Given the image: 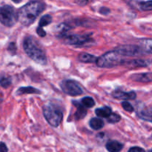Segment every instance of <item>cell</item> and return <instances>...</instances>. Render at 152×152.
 <instances>
[{
  "label": "cell",
  "mask_w": 152,
  "mask_h": 152,
  "mask_svg": "<svg viewBox=\"0 0 152 152\" xmlns=\"http://www.w3.org/2000/svg\"><path fill=\"white\" fill-rule=\"evenodd\" d=\"M45 10V4L41 1H33L27 3L17 11L18 21L23 26L34 23L39 15Z\"/></svg>",
  "instance_id": "obj_1"
},
{
  "label": "cell",
  "mask_w": 152,
  "mask_h": 152,
  "mask_svg": "<svg viewBox=\"0 0 152 152\" xmlns=\"http://www.w3.org/2000/svg\"><path fill=\"white\" fill-rule=\"evenodd\" d=\"M22 46L25 53L34 62L42 65L47 63V57L44 50L34 37L31 36L25 37L23 40Z\"/></svg>",
  "instance_id": "obj_2"
},
{
  "label": "cell",
  "mask_w": 152,
  "mask_h": 152,
  "mask_svg": "<svg viewBox=\"0 0 152 152\" xmlns=\"http://www.w3.org/2000/svg\"><path fill=\"white\" fill-rule=\"evenodd\" d=\"M124 62L123 56L115 49L114 50L106 52L101 56L97 58L96 63L99 68H110L117 65H121Z\"/></svg>",
  "instance_id": "obj_3"
},
{
  "label": "cell",
  "mask_w": 152,
  "mask_h": 152,
  "mask_svg": "<svg viewBox=\"0 0 152 152\" xmlns=\"http://www.w3.org/2000/svg\"><path fill=\"white\" fill-rule=\"evenodd\" d=\"M43 114L48 123L53 127L59 126L63 118V114L60 108L52 103L44 105Z\"/></svg>",
  "instance_id": "obj_4"
},
{
  "label": "cell",
  "mask_w": 152,
  "mask_h": 152,
  "mask_svg": "<svg viewBox=\"0 0 152 152\" xmlns=\"http://www.w3.org/2000/svg\"><path fill=\"white\" fill-rule=\"evenodd\" d=\"M18 21L17 12L12 6L3 5L0 7V22L6 27H13Z\"/></svg>",
  "instance_id": "obj_5"
},
{
  "label": "cell",
  "mask_w": 152,
  "mask_h": 152,
  "mask_svg": "<svg viewBox=\"0 0 152 152\" xmlns=\"http://www.w3.org/2000/svg\"><path fill=\"white\" fill-rule=\"evenodd\" d=\"M62 91L70 96H79L83 94V90L77 82L71 80H63L60 83Z\"/></svg>",
  "instance_id": "obj_6"
},
{
  "label": "cell",
  "mask_w": 152,
  "mask_h": 152,
  "mask_svg": "<svg viewBox=\"0 0 152 152\" xmlns=\"http://www.w3.org/2000/svg\"><path fill=\"white\" fill-rule=\"evenodd\" d=\"M64 42L65 44L70 45L77 46V47H82L86 45L89 44V42H92L90 36L88 35H68L65 37Z\"/></svg>",
  "instance_id": "obj_7"
},
{
  "label": "cell",
  "mask_w": 152,
  "mask_h": 152,
  "mask_svg": "<svg viewBox=\"0 0 152 152\" xmlns=\"http://www.w3.org/2000/svg\"><path fill=\"white\" fill-rule=\"evenodd\" d=\"M117 50L123 56H134L140 54V48L136 46L126 45L117 48Z\"/></svg>",
  "instance_id": "obj_8"
},
{
  "label": "cell",
  "mask_w": 152,
  "mask_h": 152,
  "mask_svg": "<svg viewBox=\"0 0 152 152\" xmlns=\"http://www.w3.org/2000/svg\"><path fill=\"white\" fill-rule=\"evenodd\" d=\"M112 96L114 98L122 100H133L137 97V94L134 91L126 92L121 90H116L113 92Z\"/></svg>",
  "instance_id": "obj_9"
},
{
  "label": "cell",
  "mask_w": 152,
  "mask_h": 152,
  "mask_svg": "<svg viewBox=\"0 0 152 152\" xmlns=\"http://www.w3.org/2000/svg\"><path fill=\"white\" fill-rule=\"evenodd\" d=\"M137 115L142 120L152 123V107H140L137 111Z\"/></svg>",
  "instance_id": "obj_10"
},
{
  "label": "cell",
  "mask_w": 152,
  "mask_h": 152,
  "mask_svg": "<svg viewBox=\"0 0 152 152\" xmlns=\"http://www.w3.org/2000/svg\"><path fill=\"white\" fill-rule=\"evenodd\" d=\"M133 81L139 83H150L152 82V73H143L132 75L131 77Z\"/></svg>",
  "instance_id": "obj_11"
},
{
  "label": "cell",
  "mask_w": 152,
  "mask_h": 152,
  "mask_svg": "<svg viewBox=\"0 0 152 152\" xmlns=\"http://www.w3.org/2000/svg\"><path fill=\"white\" fill-rule=\"evenodd\" d=\"M105 148L109 152H120L123 148V145L118 141L112 140L107 142Z\"/></svg>",
  "instance_id": "obj_12"
},
{
  "label": "cell",
  "mask_w": 152,
  "mask_h": 152,
  "mask_svg": "<svg viewBox=\"0 0 152 152\" xmlns=\"http://www.w3.org/2000/svg\"><path fill=\"white\" fill-rule=\"evenodd\" d=\"M73 104L77 107V111L75 113V119L77 120H80L83 119L87 114V110L86 107L83 106L82 103L80 104L78 102H73Z\"/></svg>",
  "instance_id": "obj_13"
},
{
  "label": "cell",
  "mask_w": 152,
  "mask_h": 152,
  "mask_svg": "<svg viewBox=\"0 0 152 152\" xmlns=\"http://www.w3.org/2000/svg\"><path fill=\"white\" fill-rule=\"evenodd\" d=\"M79 61L84 63H93L96 62L97 60V57L94 55L90 54L88 53H81L78 56Z\"/></svg>",
  "instance_id": "obj_14"
},
{
  "label": "cell",
  "mask_w": 152,
  "mask_h": 152,
  "mask_svg": "<svg viewBox=\"0 0 152 152\" xmlns=\"http://www.w3.org/2000/svg\"><path fill=\"white\" fill-rule=\"evenodd\" d=\"M40 91L39 89L35 88L34 87H31V86H28V87H21L16 91V95H22V94H40Z\"/></svg>",
  "instance_id": "obj_15"
},
{
  "label": "cell",
  "mask_w": 152,
  "mask_h": 152,
  "mask_svg": "<svg viewBox=\"0 0 152 152\" xmlns=\"http://www.w3.org/2000/svg\"><path fill=\"white\" fill-rule=\"evenodd\" d=\"M89 126L94 130H100L104 126V122L100 118H92L89 121Z\"/></svg>",
  "instance_id": "obj_16"
},
{
  "label": "cell",
  "mask_w": 152,
  "mask_h": 152,
  "mask_svg": "<svg viewBox=\"0 0 152 152\" xmlns=\"http://www.w3.org/2000/svg\"><path fill=\"white\" fill-rule=\"evenodd\" d=\"M95 112H96V115L100 118H108L112 114L111 109L108 106H105L101 108H96Z\"/></svg>",
  "instance_id": "obj_17"
},
{
  "label": "cell",
  "mask_w": 152,
  "mask_h": 152,
  "mask_svg": "<svg viewBox=\"0 0 152 152\" xmlns=\"http://www.w3.org/2000/svg\"><path fill=\"white\" fill-rule=\"evenodd\" d=\"M140 45L142 50L145 52L152 53V39H145L141 40Z\"/></svg>",
  "instance_id": "obj_18"
},
{
  "label": "cell",
  "mask_w": 152,
  "mask_h": 152,
  "mask_svg": "<svg viewBox=\"0 0 152 152\" xmlns=\"http://www.w3.org/2000/svg\"><path fill=\"white\" fill-rule=\"evenodd\" d=\"M137 7L143 11H149L152 10V0L146 1H139L137 3Z\"/></svg>",
  "instance_id": "obj_19"
},
{
  "label": "cell",
  "mask_w": 152,
  "mask_h": 152,
  "mask_svg": "<svg viewBox=\"0 0 152 152\" xmlns=\"http://www.w3.org/2000/svg\"><path fill=\"white\" fill-rule=\"evenodd\" d=\"M52 22V17L50 16V15H44L41 17L39 22V27H42L47 26V25H50Z\"/></svg>",
  "instance_id": "obj_20"
},
{
  "label": "cell",
  "mask_w": 152,
  "mask_h": 152,
  "mask_svg": "<svg viewBox=\"0 0 152 152\" xmlns=\"http://www.w3.org/2000/svg\"><path fill=\"white\" fill-rule=\"evenodd\" d=\"M70 29H71V26L66 23H62L56 26V31L58 34L62 36H64V34H65V33Z\"/></svg>",
  "instance_id": "obj_21"
},
{
  "label": "cell",
  "mask_w": 152,
  "mask_h": 152,
  "mask_svg": "<svg viewBox=\"0 0 152 152\" xmlns=\"http://www.w3.org/2000/svg\"><path fill=\"white\" fill-rule=\"evenodd\" d=\"M81 103L86 108H92L95 105V102L94 100V99L90 97V96H86V97L83 98L81 101Z\"/></svg>",
  "instance_id": "obj_22"
},
{
  "label": "cell",
  "mask_w": 152,
  "mask_h": 152,
  "mask_svg": "<svg viewBox=\"0 0 152 152\" xmlns=\"http://www.w3.org/2000/svg\"><path fill=\"white\" fill-rule=\"evenodd\" d=\"M148 62L145 60H142V59H134L133 61H131L129 62V65H132L134 67H145L147 66Z\"/></svg>",
  "instance_id": "obj_23"
},
{
  "label": "cell",
  "mask_w": 152,
  "mask_h": 152,
  "mask_svg": "<svg viewBox=\"0 0 152 152\" xmlns=\"http://www.w3.org/2000/svg\"><path fill=\"white\" fill-rule=\"evenodd\" d=\"M11 84V80L9 77H0V86L4 88H7Z\"/></svg>",
  "instance_id": "obj_24"
},
{
  "label": "cell",
  "mask_w": 152,
  "mask_h": 152,
  "mask_svg": "<svg viewBox=\"0 0 152 152\" xmlns=\"http://www.w3.org/2000/svg\"><path fill=\"white\" fill-rule=\"evenodd\" d=\"M107 120H108V123L114 124V123H118V122H120V120H121V117H120V116L118 115V114H113L112 113V114L107 118Z\"/></svg>",
  "instance_id": "obj_25"
},
{
  "label": "cell",
  "mask_w": 152,
  "mask_h": 152,
  "mask_svg": "<svg viewBox=\"0 0 152 152\" xmlns=\"http://www.w3.org/2000/svg\"><path fill=\"white\" fill-rule=\"evenodd\" d=\"M122 106H123V108L125 110V111H128V112H132L134 111V107L131 105L129 102H122Z\"/></svg>",
  "instance_id": "obj_26"
},
{
  "label": "cell",
  "mask_w": 152,
  "mask_h": 152,
  "mask_svg": "<svg viewBox=\"0 0 152 152\" xmlns=\"http://www.w3.org/2000/svg\"><path fill=\"white\" fill-rule=\"evenodd\" d=\"M7 50H8V51L10 52L11 54H15L16 53V45H15V43L13 42H11L8 45V48H7Z\"/></svg>",
  "instance_id": "obj_27"
},
{
  "label": "cell",
  "mask_w": 152,
  "mask_h": 152,
  "mask_svg": "<svg viewBox=\"0 0 152 152\" xmlns=\"http://www.w3.org/2000/svg\"><path fill=\"white\" fill-rule=\"evenodd\" d=\"M37 34L41 37H45L46 35V32L42 29V28H41V27H38V28H37Z\"/></svg>",
  "instance_id": "obj_28"
},
{
  "label": "cell",
  "mask_w": 152,
  "mask_h": 152,
  "mask_svg": "<svg viewBox=\"0 0 152 152\" xmlns=\"http://www.w3.org/2000/svg\"><path fill=\"white\" fill-rule=\"evenodd\" d=\"M128 152H145V151L140 147H132Z\"/></svg>",
  "instance_id": "obj_29"
},
{
  "label": "cell",
  "mask_w": 152,
  "mask_h": 152,
  "mask_svg": "<svg viewBox=\"0 0 152 152\" xmlns=\"http://www.w3.org/2000/svg\"><path fill=\"white\" fill-rule=\"evenodd\" d=\"M99 13L102 15H107L110 13V10L108 8V7H102L99 9Z\"/></svg>",
  "instance_id": "obj_30"
},
{
  "label": "cell",
  "mask_w": 152,
  "mask_h": 152,
  "mask_svg": "<svg viewBox=\"0 0 152 152\" xmlns=\"http://www.w3.org/2000/svg\"><path fill=\"white\" fill-rule=\"evenodd\" d=\"M8 149H7V145H5V143L3 142H0V152H7Z\"/></svg>",
  "instance_id": "obj_31"
},
{
  "label": "cell",
  "mask_w": 152,
  "mask_h": 152,
  "mask_svg": "<svg viewBox=\"0 0 152 152\" xmlns=\"http://www.w3.org/2000/svg\"><path fill=\"white\" fill-rule=\"evenodd\" d=\"M74 1L80 6H85L88 4V0H74Z\"/></svg>",
  "instance_id": "obj_32"
},
{
  "label": "cell",
  "mask_w": 152,
  "mask_h": 152,
  "mask_svg": "<svg viewBox=\"0 0 152 152\" xmlns=\"http://www.w3.org/2000/svg\"><path fill=\"white\" fill-rule=\"evenodd\" d=\"M11 1H13L14 3H16V4H18V3H20L21 1H22V0H11Z\"/></svg>",
  "instance_id": "obj_33"
},
{
  "label": "cell",
  "mask_w": 152,
  "mask_h": 152,
  "mask_svg": "<svg viewBox=\"0 0 152 152\" xmlns=\"http://www.w3.org/2000/svg\"><path fill=\"white\" fill-rule=\"evenodd\" d=\"M1 101H2V99H1V98H0V103H1Z\"/></svg>",
  "instance_id": "obj_34"
},
{
  "label": "cell",
  "mask_w": 152,
  "mask_h": 152,
  "mask_svg": "<svg viewBox=\"0 0 152 152\" xmlns=\"http://www.w3.org/2000/svg\"><path fill=\"white\" fill-rule=\"evenodd\" d=\"M148 152H152V149H151V150H149V151H148Z\"/></svg>",
  "instance_id": "obj_35"
}]
</instances>
